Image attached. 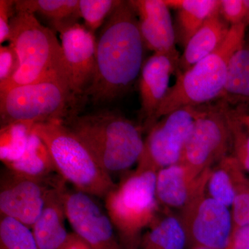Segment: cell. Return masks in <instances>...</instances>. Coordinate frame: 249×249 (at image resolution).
Wrapping results in <instances>:
<instances>
[{
  "label": "cell",
  "mask_w": 249,
  "mask_h": 249,
  "mask_svg": "<svg viewBox=\"0 0 249 249\" xmlns=\"http://www.w3.org/2000/svg\"><path fill=\"white\" fill-rule=\"evenodd\" d=\"M145 47L133 8L120 1L96 38L94 75L84 96L102 104L124 95L140 76Z\"/></svg>",
  "instance_id": "cell-1"
},
{
  "label": "cell",
  "mask_w": 249,
  "mask_h": 249,
  "mask_svg": "<svg viewBox=\"0 0 249 249\" xmlns=\"http://www.w3.org/2000/svg\"><path fill=\"white\" fill-rule=\"evenodd\" d=\"M67 125L110 175L128 170L140 160L142 128L119 113L106 110L75 116Z\"/></svg>",
  "instance_id": "cell-2"
},
{
  "label": "cell",
  "mask_w": 249,
  "mask_h": 249,
  "mask_svg": "<svg viewBox=\"0 0 249 249\" xmlns=\"http://www.w3.org/2000/svg\"><path fill=\"white\" fill-rule=\"evenodd\" d=\"M247 28L244 24L231 26L227 38L215 52L186 71L176 73V82L170 87L159 108L155 124L174 111L187 107H199L222 98L229 61L245 42Z\"/></svg>",
  "instance_id": "cell-3"
},
{
  "label": "cell",
  "mask_w": 249,
  "mask_h": 249,
  "mask_svg": "<svg viewBox=\"0 0 249 249\" xmlns=\"http://www.w3.org/2000/svg\"><path fill=\"white\" fill-rule=\"evenodd\" d=\"M9 41L18 54L19 67L0 91L52 78L66 80L69 84L60 42L35 15L16 11L11 21Z\"/></svg>",
  "instance_id": "cell-4"
},
{
  "label": "cell",
  "mask_w": 249,
  "mask_h": 249,
  "mask_svg": "<svg viewBox=\"0 0 249 249\" xmlns=\"http://www.w3.org/2000/svg\"><path fill=\"white\" fill-rule=\"evenodd\" d=\"M31 130L45 144L60 178L77 191L105 199L116 186L111 175L64 121L35 124Z\"/></svg>",
  "instance_id": "cell-5"
},
{
  "label": "cell",
  "mask_w": 249,
  "mask_h": 249,
  "mask_svg": "<svg viewBox=\"0 0 249 249\" xmlns=\"http://www.w3.org/2000/svg\"><path fill=\"white\" fill-rule=\"evenodd\" d=\"M157 173L136 170L105 198L106 212L125 249H137L140 234L157 217Z\"/></svg>",
  "instance_id": "cell-6"
},
{
  "label": "cell",
  "mask_w": 249,
  "mask_h": 249,
  "mask_svg": "<svg viewBox=\"0 0 249 249\" xmlns=\"http://www.w3.org/2000/svg\"><path fill=\"white\" fill-rule=\"evenodd\" d=\"M66 80L52 78L0 91L1 127L15 123L34 125L66 117L75 103Z\"/></svg>",
  "instance_id": "cell-7"
},
{
  "label": "cell",
  "mask_w": 249,
  "mask_h": 249,
  "mask_svg": "<svg viewBox=\"0 0 249 249\" xmlns=\"http://www.w3.org/2000/svg\"><path fill=\"white\" fill-rule=\"evenodd\" d=\"M229 106L201 109L188 135L178 163L199 175L227 157L231 145Z\"/></svg>",
  "instance_id": "cell-8"
},
{
  "label": "cell",
  "mask_w": 249,
  "mask_h": 249,
  "mask_svg": "<svg viewBox=\"0 0 249 249\" xmlns=\"http://www.w3.org/2000/svg\"><path fill=\"white\" fill-rule=\"evenodd\" d=\"M199 107L181 108L163 116L149 129L137 171H153L178 164Z\"/></svg>",
  "instance_id": "cell-9"
},
{
  "label": "cell",
  "mask_w": 249,
  "mask_h": 249,
  "mask_svg": "<svg viewBox=\"0 0 249 249\" xmlns=\"http://www.w3.org/2000/svg\"><path fill=\"white\" fill-rule=\"evenodd\" d=\"M180 218L193 247L229 249L234 229L232 211L201 192L181 210Z\"/></svg>",
  "instance_id": "cell-10"
},
{
  "label": "cell",
  "mask_w": 249,
  "mask_h": 249,
  "mask_svg": "<svg viewBox=\"0 0 249 249\" xmlns=\"http://www.w3.org/2000/svg\"><path fill=\"white\" fill-rule=\"evenodd\" d=\"M62 196L67 219L75 233L91 249H125L115 235V228L107 212L95 199L79 191L62 187Z\"/></svg>",
  "instance_id": "cell-11"
},
{
  "label": "cell",
  "mask_w": 249,
  "mask_h": 249,
  "mask_svg": "<svg viewBox=\"0 0 249 249\" xmlns=\"http://www.w3.org/2000/svg\"><path fill=\"white\" fill-rule=\"evenodd\" d=\"M58 180L34 179L6 168L0 181L1 217L12 218L31 229L40 217L49 191Z\"/></svg>",
  "instance_id": "cell-12"
},
{
  "label": "cell",
  "mask_w": 249,
  "mask_h": 249,
  "mask_svg": "<svg viewBox=\"0 0 249 249\" xmlns=\"http://www.w3.org/2000/svg\"><path fill=\"white\" fill-rule=\"evenodd\" d=\"M58 31L70 89L76 97L82 96L94 75L96 36L78 22Z\"/></svg>",
  "instance_id": "cell-13"
},
{
  "label": "cell",
  "mask_w": 249,
  "mask_h": 249,
  "mask_svg": "<svg viewBox=\"0 0 249 249\" xmlns=\"http://www.w3.org/2000/svg\"><path fill=\"white\" fill-rule=\"evenodd\" d=\"M179 60L180 57L155 53L144 62L139 76L144 129L149 131L155 124L156 114L170 88V76L178 71Z\"/></svg>",
  "instance_id": "cell-14"
},
{
  "label": "cell",
  "mask_w": 249,
  "mask_h": 249,
  "mask_svg": "<svg viewBox=\"0 0 249 249\" xmlns=\"http://www.w3.org/2000/svg\"><path fill=\"white\" fill-rule=\"evenodd\" d=\"M129 2L138 18L145 48L154 53L181 56L176 47L175 24L165 0H130Z\"/></svg>",
  "instance_id": "cell-15"
},
{
  "label": "cell",
  "mask_w": 249,
  "mask_h": 249,
  "mask_svg": "<svg viewBox=\"0 0 249 249\" xmlns=\"http://www.w3.org/2000/svg\"><path fill=\"white\" fill-rule=\"evenodd\" d=\"M211 169L198 175L186 165L178 163L157 172L156 196L159 204L168 209H184L206 190Z\"/></svg>",
  "instance_id": "cell-16"
},
{
  "label": "cell",
  "mask_w": 249,
  "mask_h": 249,
  "mask_svg": "<svg viewBox=\"0 0 249 249\" xmlns=\"http://www.w3.org/2000/svg\"><path fill=\"white\" fill-rule=\"evenodd\" d=\"M65 182L59 178L49 191L40 217L31 227L38 249H60L70 234L65 227L67 216L62 196Z\"/></svg>",
  "instance_id": "cell-17"
},
{
  "label": "cell",
  "mask_w": 249,
  "mask_h": 249,
  "mask_svg": "<svg viewBox=\"0 0 249 249\" xmlns=\"http://www.w3.org/2000/svg\"><path fill=\"white\" fill-rule=\"evenodd\" d=\"M230 29L218 11L208 18L183 48L178 72L186 71L215 52L227 38Z\"/></svg>",
  "instance_id": "cell-18"
},
{
  "label": "cell",
  "mask_w": 249,
  "mask_h": 249,
  "mask_svg": "<svg viewBox=\"0 0 249 249\" xmlns=\"http://www.w3.org/2000/svg\"><path fill=\"white\" fill-rule=\"evenodd\" d=\"M244 171L234 156L227 155L211 168L206 183V195L230 208L239 192L249 182Z\"/></svg>",
  "instance_id": "cell-19"
},
{
  "label": "cell",
  "mask_w": 249,
  "mask_h": 249,
  "mask_svg": "<svg viewBox=\"0 0 249 249\" xmlns=\"http://www.w3.org/2000/svg\"><path fill=\"white\" fill-rule=\"evenodd\" d=\"M177 11L175 30L177 43L184 48L199 28L217 12L219 0H165Z\"/></svg>",
  "instance_id": "cell-20"
},
{
  "label": "cell",
  "mask_w": 249,
  "mask_h": 249,
  "mask_svg": "<svg viewBox=\"0 0 249 249\" xmlns=\"http://www.w3.org/2000/svg\"><path fill=\"white\" fill-rule=\"evenodd\" d=\"M221 98L228 106H237L236 110L249 113V43L247 39L229 61Z\"/></svg>",
  "instance_id": "cell-21"
},
{
  "label": "cell",
  "mask_w": 249,
  "mask_h": 249,
  "mask_svg": "<svg viewBox=\"0 0 249 249\" xmlns=\"http://www.w3.org/2000/svg\"><path fill=\"white\" fill-rule=\"evenodd\" d=\"M189 244L180 216L168 213L157 216L141 238V249H184Z\"/></svg>",
  "instance_id": "cell-22"
},
{
  "label": "cell",
  "mask_w": 249,
  "mask_h": 249,
  "mask_svg": "<svg viewBox=\"0 0 249 249\" xmlns=\"http://www.w3.org/2000/svg\"><path fill=\"white\" fill-rule=\"evenodd\" d=\"M14 4L16 11L39 14L57 31L81 18L79 0H16Z\"/></svg>",
  "instance_id": "cell-23"
},
{
  "label": "cell",
  "mask_w": 249,
  "mask_h": 249,
  "mask_svg": "<svg viewBox=\"0 0 249 249\" xmlns=\"http://www.w3.org/2000/svg\"><path fill=\"white\" fill-rule=\"evenodd\" d=\"M5 166L22 176L42 181L50 179L52 173L56 172L48 149L32 130L22 157Z\"/></svg>",
  "instance_id": "cell-24"
},
{
  "label": "cell",
  "mask_w": 249,
  "mask_h": 249,
  "mask_svg": "<svg viewBox=\"0 0 249 249\" xmlns=\"http://www.w3.org/2000/svg\"><path fill=\"white\" fill-rule=\"evenodd\" d=\"M33 125L15 123L1 127L0 158L4 165L18 160L27 149Z\"/></svg>",
  "instance_id": "cell-25"
},
{
  "label": "cell",
  "mask_w": 249,
  "mask_h": 249,
  "mask_svg": "<svg viewBox=\"0 0 249 249\" xmlns=\"http://www.w3.org/2000/svg\"><path fill=\"white\" fill-rule=\"evenodd\" d=\"M0 249H38L30 228L12 218L1 217Z\"/></svg>",
  "instance_id": "cell-26"
},
{
  "label": "cell",
  "mask_w": 249,
  "mask_h": 249,
  "mask_svg": "<svg viewBox=\"0 0 249 249\" xmlns=\"http://www.w3.org/2000/svg\"><path fill=\"white\" fill-rule=\"evenodd\" d=\"M119 0H79V10L85 27L94 34L105 24Z\"/></svg>",
  "instance_id": "cell-27"
},
{
  "label": "cell",
  "mask_w": 249,
  "mask_h": 249,
  "mask_svg": "<svg viewBox=\"0 0 249 249\" xmlns=\"http://www.w3.org/2000/svg\"><path fill=\"white\" fill-rule=\"evenodd\" d=\"M228 116L233 156L243 170L249 173V127L229 107Z\"/></svg>",
  "instance_id": "cell-28"
},
{
  "label": "cell",
  "mask_w": 249,
  "mask_h": 249,
  "mask_svg": "<svg viewBox=\"0 0 249 249\" xmlns=\"http://www.w3.org/2000/svg\"><path fill=\"white\" fill-rule=\"evenodd\" d=\"M19 67V59L11 45L0 47V88L11 80Z\"/></svg>",
  "instance_id": "cell-29"
},
{
  "label": "cell",
  "mask_w": 249,
  "mask_h": 249,
  "mask_svg": "<svg viewBox=\"0 0 249 249\" xmlns=\"http://www.w3.org/2000/svg\"><path fill=\"white\" fill-rule=\"evenodd\" d=\"M219 14L231 27L244 24L246 10L244 0H219Z\"/></svg>",
  "instance_id": "cell-30"
},
{
  "label": "cell",
  "mask_w": 249,
  "mask_h": 249,
  "mask_svg": "<svg viewBox=\"0 0 249 249\" xmlns=\"http://www.w3.org/2000/svg\"><path fill=\"white\" fill-rule=\"evenodd\" d=\"M232 214L234 226L249 225V179L236 196L232 206Z\"/></svg>",
  "instance_id": "cell-31"
},
{
  "label": "cell",
  "mask_w": 249,
  "mask_h": 249,
  "mask_svg": "<svg viewBox=\"0 0 249 249\" xmlns=\"http://www.w3.org/2000/svg\"><path fill=\"white\" fill-rule=\"evenodd\" d=\"M14 1L0 0V44L9 40L11 21L16 14Z\"/></svg>",
  "instance_id": "cell-32"
},
{
  "label": "cell",
  "mask_w": 249,
  "mask_h": 249,
  "mask_svg": "<svg viewBox=\"0 0 249 249\" xmlns=\"http://www.w3.org/2000/svg\"><path fill=\"white\" fill-rule=\"evenodd\" d=\"M229 249H249V225L234 226Z\"/></svg>",
  "instance_id": "cell-33"
},
{
  "label": "cell",
  "mask_w": 249,
  "mask_h": 249,
  "mask_svg": "<svg viewBox=\"0 0 249 249\" xmlns=\"http://www.w3.org/2000/svg\"><path fill=\"white\" fill-rule=\"evenodd\" d=\"M60 249H91L83 238L75 232H70L67 240Z\"/></svg>",
  "instance_id": "cell-34"
},
{
  "label": "cell",
  "mask_w": 249,
  "mask_h": 249,
  "mask_svg": "<svg viewBox=\"0 0 249 249\" xmlns=\"http://www.w3.org/2000/svg\"><path fill=\"white\" fill-rule=\"evenodd\" d=\"M233 110L235 111L236 114H237V115L238 116V117L240 118L241 120L243 121L249 127V113L236 110V109H233Z\"/></svg>",
  "instance_id": "cell-35"
},
{
  "label": "cell",
  "mask_w": 249,
  "mask_h": 249,
  "mask_svg": "<svg viewBox=\"0 0 249 249\" xmlns=\"http://www.w3.org/2000/svg\"><path fill=\"white\" fill-rule=\"evenodd\" d=\"M244 3H245L246 10V16L244 24L247 27L249 26V0H244Z\"/></svg>",
  "instance_id": "cell-36"
},
{
  "label": "cell",
  "mask_w": 249,
  "mask_h": 249,
  "mask_svg": "<svg viewBox=\"0 0 249 249\" xmlns=\"http://www.w3.org/2000/svg\"><path fill=\"white\" fill-rule=\"evenodd\" d=\"M193 249H211L204 248V247H193Z\"/></svg>",
  "instance_id": "cell-37"
},
{
  "label": "cell",
  "mask_w": 249,
  "mask_h": 249,
  "mask_svg": "<svg viewBox=\"0 0 249 249\" xmlns=\"http://www.w3.org/2000/svg\"><path fill=\"white\" fill-rule=\"evenodd\" d=\"M247 42H249V37L248 40H247Z\"/></svg>",
  "instance_id": "cell-38"
}]
</instances>
